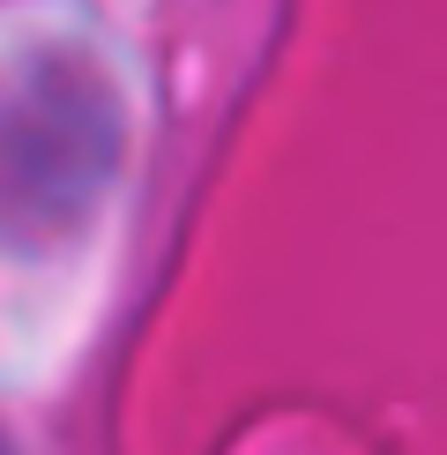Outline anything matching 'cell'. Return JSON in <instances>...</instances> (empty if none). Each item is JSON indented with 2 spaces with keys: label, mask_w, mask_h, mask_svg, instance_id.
I'll use <instances>...</instances> for the list:
<instances>
[{
  "label": "cell",
  "mask_w": 447,
  "mask_h": 455,
  "mask_svg": "<svg viewBox=\"0 0 447 455\" xmlns=\"http://www.w3.org/2000/svg\"><path fill=\"white\" fill-rule=\"evenodd\" d=\"M0 455H8V441H0Z\"/></svg>",
  "instance_id": "obj_1"
}]
</instances>
